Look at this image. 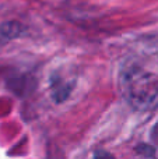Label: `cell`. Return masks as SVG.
I'll return each mask as SVG.
<instances>
[{
  "label": "cell",
  "mask_w": 158,
  "mask_h": 159,
  "mask_svg": "<svg viewBox=\"0 0 158 159\" xmlns=\"http://www.w3.org/2000/svg\"><path fill=\"white\" fill-rule=\"evenodd\" d=\"M122 91L129 101L133 102V105H143L147 106V102L154 99L156 88L150 82V80L146 78V74H137L136 70L132 73H125V77H122Z\"/></svg>",
  "instance_id": "6da1fadb"
},
{
  "label": "cell",
  "mask_w": 158,
  "mask_h": 159,
  "mask_svg": "<svg viewBox=\"0 0 158 159\" xmlns=\"http://www.w3.org/2000/svg\"><path fill=\"white\" fill-rule=\"evenodd\" d=\"M92 159H115V157L112 154H109V152L104 151V149H100V151H97L94 154Z\"/></svg>",
  "instance_id": "7a4b0ae2"
}]
</instances>
